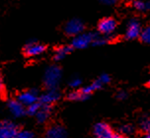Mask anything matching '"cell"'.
Here are the masks:
<instances>
[{"instance_id":"obj_7","label":"cell","mask_w":150,"mask_h":138,"mask_svg":"<svg viewBox=\"0 0 150 138\" xmlns=\"http://www.w3.org/2000/svg\"><path fill=\"white\" fill-rule=\"evenodd\" d=\"M84 30V24L78 19H72L66 23L64 27V32L66 34L70 37H75L77 34H81Z\"/></svg>"},{"instance_id":"obj_9","label":"cell","mask_w":150,"mask_h":138,"mask_svg":"<svg viewBox=\"0 0 150 138\" xmlns=\"http://www.w3.org/2000/svg\"><path fill=\"white\" fill-rule=\"evenodd\" d=\"M7 107H8V111H10V113H11L13 116H15V118H21V116H23L25 113H27L25 106H24L18 99L9 101L7 104Z\"/></svg>"},{"instance_id":"obj_16","label":"cell","mask_w":150,"mask_h":138,"mask_svg":"<svg viewBox=\"0 0 150 138\" xmlns=\"http://www.w3.org/2000/svg\"><path fill=\"white\" fill-rule=\"evenodd\" d=\"M41 107H42L41 103H40V102H36V103L32 104V105H30V106H28V107H27L26 113H28V115H36L37 113L40 111V108H41Z\"/></svg>"},{"instance_id":"obj_5","label":"cell","mask_w":150,"mask_h":138,"mask_svg":"<svg viewBox=\"0 0 150 138\" xmlns=\"http://www.w3.org/2000/svg\"><path fill=\"white\" fill-rule=\"evenodd\" d=\"M117 28V22L112 18H104L98 24V31L103 36H110Z\"/></svg>"},{"instance_id":"obj_24","label":"cell","mask_w":150,"mask_h":138,"mask_svg":"<svg viewBox=\"0 0 150 138\" xmlns=\"http://www.w3.org/2000/svg\"><path fill=\"white\" fill-rule=\"evenodd\" d=\"M101 80V82L103 83L104 85L105 84H108L110 81H111V77H110L108 74H103V75L100 76V78H99Z\"/></svg>"},{"instance_id":"obj_21","label":"cell","mask_w":150,"mask_h":138,"mask_svg":"<svg viewBox=\"0 0 150 138\" xmlns=\"http://www.w3.org/2000/svg\"><path fill=\"white\" fill-rule=\"evenodd\" d=\"M133 131V127L130 125V124H125L120 127V133L124 135H129L132 133Z\"/></svg>"},{"instance_id":"obj_25","label":"cell","mask_w":150,"mask_h":138,"mask_svg":"<svg viewBox=\"0 0 150 138\" xmlns=\"http://www.w3.org/2000/svg\"><path fill=\"white\" fill-rule=\"evenodd\" d=\"M127 92H125V91H120L117 95V98L120 101L127 99Z\"/></svg>"},{"instance_id":"obj_4","label":"cell","mask_w":150,"mask_h":138,"mask_svg":"<svg viewBox=\"0 0 150 138\" xmlns=\"http://www.w3.org/2000/svg\"><path fill=\"white\" fill-rule=\"evenodd\" d=\"M18 132L17 125L12 121H0V138H15L17 137Z\"/></svg>"},{"instance_id":"obj_23","label":"cell","mask_w":150,"mask_h":138,"mask_svg":"<svg viewBox=\"0 0 150 138\" xmlns=\"http://www.w3.org/2000/svg\"><path fill=\"white\" fill-rule=\"evenodd\" d=\"M81 80L79 78H73L72 80L69 82V86L73 89H78L80 86H81Z\"/></svg>"},{"instance_id":"obj_26","label":"cell","mask_w":150,"mask_h":138,"mask_svg":"<svg viewBox=\"0 0 150 138\" xmlns=\"http://www.w3.org/2000/svg\"><path fill=\"white\" fill-rule=\"evenodd\" d=\"M100 1L105 5H115L119 0H100Z\"/></svg>"},{"instance_id":"obj_29","label":"cell","mask_w":150,"mask_h":138,"mask_svg":"<svg viewBox=\"0 0 150 138\" xmlns=\"http://www.w3.org/2000/svg\"><path fill=\"white\" fill-rule=\"evenodd\" d=\"M145 137L150 138V132H149V133H146V134H145Z\"/></svg>"},{"instance_id":"obj_27","label":"cell","mask_w":150,"mask_h":138,"mask_svg":"<svg viewBox=\"0 0 150 138\" xmlns=\"http://www.w3.org/2000/svg\"><path fill=\"white\" fill-rule=\"evenodd\" d=\"M3 88H4V84H3V80H2L1 74H0V93L3 91Z\"/></svg>"},{"instance_id":"obj_12","label":"cell","mask_w":150,"mask_h":138,"mask_svg":"<svg viewBox=\"0 0 150 138\" xmlns=\"http://www.w3.org/2000/svg\"><path fill=\"white\" fill-rule=\"evenodd\" d=\"M45 136L49 138H63L66 136V131L60 125H52L49 127Z\"/></svg>"},{"instance_id":"obj_30","label":"cell","mask_w":150,"mask_h":138,"mask_svg":"<svg viewBox=\"0 0 150 138\" xmlns=\"http://www.w3.org/2000/svg\"><path fill=\"white\" fill-rule=\"evenodd\" d=\"M148 87H150V79H149V81H148Z\"/></svg>"},{"instance_id":"obj_19","label":"cell","mask_w":150,"mask_h":138,"mask_svg":"<svg viewBox=\"0 0 150 138\" xmlns=\"http://www.w3.org/2000/svg\"><path fill=\"white\" fill-rule=\"evenodd\" d=\"M133 7L138 11H147L146 2L142 0H134L133 1Z\"/></svg>"},{"instance_id":"obj_14","label":"cell","mask_w":150,"mask_h":138,"mask_svg":"<svg viewBox=\"0 0 150 138\" xmlns=\"http://www.w3.org/2000/svg\"><path fill=\"white\" fill-rule=\"evenodd\" d=\"M72 50V46H60L55 50L54 52V59L55 60H62L70 54Z\"/></svg>"},{"instance_id":"obj_22","label":"cell","mask_w":150,"mask_h":138,"mask_svg":"<svg viewBox=\"0 0 150 138\" xmlns=\"http://www.w3.org/2000/svg\"><path fill=\"white\" fill-rule=\"evenodd\" d=\"M18 138H33L34 133L30 130H20L17 135Z\"/></svg>"},{"instance_id":"obj_1","label":"cell","mask_w":150,"mask_h":138,"mask_svg":"<svg viewBox=\"0 0 150 138\" xmlns=\"http://www.w3.org/2000/svg\"><path fill=\"white\" fill-rule=\"evenodd\" d=\"M61 80V70L58 66L52 65L45 70L44 83L47 89H56Z\"/></svg>"},{"instance_id":"obj_15","label":"cell","mask_w":150,"mask_h":138,"mask_svg":"<svg viewBox=\"0 0 150 138\" xmlns=\"http://www.w3.org/2000/svg\"><path fill=\"white\" fill-rule=\"evenodd\" d=\"M67 98L71 101H84L87 100V97L81 92V90L79 89H75L74 91L70 92L68 94Z\"/></svg>"},{"instance_id":"obj_8","label":"cell","mask_w":150,"mask_h":138,"mask_svg":"<svg viewBox=\"0 0 150 138\" xmlns=\"http://www.w3.org/2000/svg\"><path fill=\"white\" fill-rule=\"evenodd\" d=\"M18 100L27 108L32 104L39 102V95L36 90H27L19 95Z\"/></svg>"},{"instance_id":"obj_17","label":"cell","mask_w":150,"mask_h":138,"mask_svg":"<svg viewBox=\"0 0 150 138\" xmlns=\"http://www.w3.org/2000/svg\"><path fill=\"white\" fill-rule=\"evenodd\" d=\"M139 38H140V39L143 42L150 44V25L146 26L145 28L141 30V33H140Z\"/></svg>"},{"instance_id":"obj_13","label":"cell","mask_w":150,"mask_h":138,"mask_svg":"<svg viewBox=\"0 0 150 138\" xmlns=\"http://www.w3.org/2000/svg\"><path fill=\"white\" fill-rule=\"evenodd\" d=\"M50 113H52V107L50 106H45L42 105L40 111L37 113V115H35L37 118V121L40 123H45L49 120Z\"/></svg>"},{"instance_id":"obj_2","label":"cell","mask_w":150,"mask_h":138,"mask_svg":"<svg viewBox=\"0 0 150 138\" xmlns=\"http://www.w3.org/2000/svg\"><path fill=\"white\" fill-rule=\"evenodd\" d=\"M93 133L98 138H120V135L114 131L111 125L106 123H98L93 128Z\"/></svg>"},{"instance_id":"obj_18","label":"cell","mask_w":150,"mask_h":138,"mask_svg":"<svg viewBox=\"0 0 150 138\" xmlns=\"http://www.w3.org/2000/svg\"><path fill=\"white\" fill-rule=\"evenodd\" d=\"M140 128L144 133L150 132V118H145L140 121Z\"/></svg>"},{"instance_id":"obj_3","label":"cell","mask_w":150,"mask_h":138,"mask_svg":"<svg viewBox=\"0 0 150 138\" xmlns=\"http://www.w3.org/2000/svg\"><path fill=\"white\" fill-rule=\"evenodd\" d=\"M95 37H96V34H94L92 33H81V34H77V36H75L74 39H72V42H71L72 49H86L87 46L92 44Z\"/></svg>"},{"instance_id":"obj_6","label":"cell","mask_w":150,"mask_h":138,"mask_svg":"<svg viewBox=\"0 0 150 138\" xmlns=\"http://www.w3.org/2000/svg\"><path fill=\"white\" fill-rule=\"evenodd\" d=\"M45 46L38 42H30L24 47V54L29 57L40 56L45 52Z\"/></svg>"},{"instance_id":"obj_10","label":"cell","mask_w":150,"mask_h":138,"mask_svg":"<svg viewBox=\"0 0 150 138\" xmlns=\"http://www.w3.org/2000/svg\"><path fill=\"white\" fill-rule=\"evenodd\" d=\"M59 92L56 89H47V92H45L44 95L40 97L39 102L41 103V105L52 106L59 99Z\"/></svg>"},{"instance_id":"obj_11","label":"cell","mask_w":150,"mask_h":138,"mask_svg":"<svg viewBox=\"0 0 150 138\" xmlns=\"http://www.w3.org/2000/svg\"><path fill=\"white\" fill-rule=\"evenodd\" d=\"M141 33V27L140 24L137 20H131L127 25V33H125V37L127 39H137L140 36Z\"/></svg>"},{"instance_id":"obj_20","label":"cell","mask_w":150,"mask_h":138,"mask_svg":"<svg viewBox=\"0 0 150 138\" xmlns=\"http://www.w3.org/2000/svg\"><path fill=\"white\" fill-rule=\"evenodd\" d=\"M108 42H109V39H107V38L96 36L95 39H94L93 42H92V44H93L94 46H104V44H106Z\"/></svg>"},{"instance_id":"obj_28","label":"cell","mask_w":150,"mask_h":138,"mask_svg":"<svg viewBox=\"0 0 150 138\" xmlns=\"http://www.w3.org/2000/svg\"><path fill=\"white\" fill-rule=\"evenodd\" d=\"M146 7H147V11L150 10V1H146Z\"/></svg>"}]
</instances>
